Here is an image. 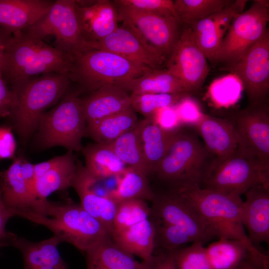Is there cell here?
Listing matches in <instances>:
<instances>
[{
    "mask_svg": "<svg viewBox=\"0 0 269 269\" xmlns=\"http://www.w3.org/2000/svg\"><path fill=\"white\" fill-rule=\"evenodd\" d=\"M74 61V55L62 52L35 35L18 31L12 34L7 46L1 76L15 92L39 75H69Z\"/></svg>",
    "mask_w": 269,
    "mask_h": 269,
    "instance_id": "obj_1",
    "label": "cell"
},
{
    "mask_svg": "<svg viewBox=\"0 0 269 269\" xmlns=\"http://www.w3.org/2000/svg\"><path fill=\"white\" fill-rule=\"evenodd\" d=\"M15 216L45 226L63 242L84 252L111 237L105 227L80 204L72 202L55 203L46 199L37 202L31 210L16 213Z\"/></svg>",
    "mask_w": 269,
    "mask_h": 269,
    "instance_id": "obj_2",
    "label": "cell"
},
{
    "mask_svg": "<svg viewBox=\"0 0 269 269\" xmlns=\"http://www.w3.org/2000/svg\"><path fill=\"white\" fill-rule=\"evenodd\" d=\"M185 199L197 211L215 238L242 242L254 255L263 253L250 242L241 220V197L201 188L197 184L168 187Z\"/></svg>",
    "mask_w": 269,
    "mask_h": 269,
    "instance_id": "obj_3",
    "label": "cell"
},
{
    "mask_svg": "<svg viewBox=\"0 0 269 269\" xmlns=\"http://www.w3.org/2000/svg\"><path fill=\"white\" fill-rule=\"evenodd\" d=\"M68 74L49 73L34 77L17 91L10 117L23 141L37 129L46 109L62 98L71 83Z\"/></svg>",
    "mask_w": 269,
    "mask_h": 269,
    "instance_id": "obj_4",
    "label": "cell"
},
{
    "mask_svg": "<svg viewBox=\"0 0 269 269\" xmlns=\"http://www.w3.org/2000/svg\"><path fill=\"white\" fill-rule=\"evenodd\" d=\"M151 68L115 53L90 49L74 55L71 81L92 92L107 85L118 86L137 78Z\"/></svg>",
    "mask_w": 269,
    "mask_h": 269,
    "instance_id": "obj_5",
    "label": "cell"
},
{
    "mask_svg": "<svg viewBox=\"0 0 269 269\" xmlns=\"http://www.w3.org/2000/svg\"><path fill=\"white\" fill-rule=\"evenodd\" d=\"M213 158L193 131L180 128L153 174L168 187L199 185Z\"/></svg>",
    "mask_w": 269,
    "mask_h": 269,
    "instance_id": "obj_6",
    "label": "cell"
},
{
    "mask_svg": "<svg viewBox=\"0 0 269 269\" xmlns=\"http://www.w3.org/2000/svg\"><path fill=\"white\" fill-rule=\"evenodd\" d=\"M269 185V171L238 148L224 158H213L199 186L230 195L240 196L255 185Z\"/></svg>",
    "mask_w": 269,
    "mask_h": 269,
    "instance_id": "obj_7",
    "label": "cell"
},
{
    "mask_svg": "<svg viewBox=\"0 0 269 269\" xmlns=\"http://www.w3.org/2000/svg\"><path fill=\"white\" fill-rule=\"evenodd\" d=\"M65 94L41 117L38 127L40 142L45 148L61 146L69 151L82 150L87 123L82 99L75 92Z\"/></svg>",
    "mask_w": 269,
    "mask_h": 269,
    "instance_id": "obj_8",
    "label": "cell"
},
{
    "mask_svg": "<svg viewBox=\"0 0 269 269\" xmlns=\"http://www.w3.org/2000/svg\"><path fill=\"white\" fill-rule=\"evenodd\" d=\"M43 40L55 38L54 47L75 54L87 50V43L80 30L74 0L54 1L49 10L34 24L23 30Z\"/></svg>",
    "mask_w": 269,
    "mask_h": 269,
    "instance_id": "obj_9",
    "label": "cell"
},
{
    "mask_svg": "<svg viewBox=\"0 0 269 269\" xmlns=\"http://www.w3.org/2000/svg\"><path fill=\"white\" fill-rule=\"evenodd\" d=\"M269 1L255 0L238 14L230 25L217 53L215 62L228 64L243 55L268 30Z\"/></svg>",
    "mask_w": 269,
    "mask_h": 269,
    "instance_id": "obj_10",
    "label": "cell"
},
{
    "mask_svg": "<svg viewBox=\"0 0 269 269\" xmlns=\"http://www.w3.org/2000/svg\"><path fill=\"white\" fill-rule=\"evenodd\" d=\"M227 70L240 80L250 107L267 103L269 91V31L236 60Z\"/></svg>",
    "mask_w": 269,
    "mask_h": 269,
    "instance_id": "obj_11",
    "label": "cell"
},
{
    "mask_svg": "<svg viewBox=\"0 0 269 269\" xmlns=\"http://www.w3.org/2000/svg\"><path fill=\"white\" fill-rule=\"evenodd\" d=\"M115 5L119 21L133 31L147 46L167 59L180 35L181 23L178 19Z\"/></svg>",
    "mask_w": 269,
    "mask_h": 269,
    "instance_id": "obj_12",
    "label": "cell"
},
{
    "mask_svg": "<svg viewBox=\"0 0 269 269\" xmlns=\"http://www.w3.org/2000/svg\"><path fill=\"white\" fill-rule=\"evenodd\" d=\"M151 202V219L181 229L194 242L204 244L215 238L195 208L175 191L168 188L166 191L155 193Z\"/></svg>",
    "mask_w": 269,
    "mask_h": 269,
    "instance_id": "obj_13",
    "label": "cell"
},
{
    "mask_svg": "<svg viewBox=\"0 0 269 269\" xmlns=\"http://www.w3.org/2000/svg\"><path fill=\"white\" fill-rule=\"evenodd\" d=\"M238 148L269 171V111L268 104L248 106L232 122Z\"/></svg>",
    "mask_w": 269,
    "mask_h": 269,
    "instance_id": "obj_14",
    "label": "cell"
},
{
    "mask_svg": "<svg viewBox=\"0 0 269 269\" xmlns=\"http://www.w3.org/2000/svg\"><path fill=\"white\" fill-rule=\"evenodd\" d=\"M165 66L189 93L202 87L209 70L207 58L196 43L188 26L185 25L180 31Z\"/></svg>",
    "mask_w": 269,
    "mask_h": 269,
    "instance_id": "obj_15",
    "label": "cell"
},
{
    "mask_svg": "<svg viewBox=\"0 0 269 269\" xmlns=\"http://www.w3.org/2000/svg\"><path fill=\"white\" fill-rule=\"evenodd\" d=\"M87 50L107 51L151 69H162L167 58L147 46L131 29L122 25L103 39L87 43Z\"/></svg>",
    "mask_w": 269,
    "mask_h": 269,
    "instance_id": "obj_16",
    "label": "cell"
},
{
    "mask_svg": "<svg viewBox=\"0 0 269 269\" xmlns=\"http://www.w3.org/2000/svg\"><path fill=\"white\" fill-rule=\"evenodd\" d=\"M247 0H235L221 10L187 25L208 60L215 62L221 42L234 18L243 12Z\"/></svg>",
    "mask_w": 269,
    "mask_h": 269,
    "instance_id": "obj_17",
    "label": "cell"
},
{
    "mask_svg": "<svg viewBox=\"0 0 269 269\" xmlns=\"http://www.w3.org/2000/svg\"><path fill=\"white\" fill-rule=\"evenodd\" d=\"M75 3L81 34L87 44L103 39L119 27L113 1L75 0Z\"/></svg>",
    "mask_w": 269,
    "mask_h": 269,
    "instance_id": "obj_18",
    "label": "cell"
},
{
    "mask_svg": "<svg viewBox=\"0 0 269 269\" xmlns=\"http://www.w3.org/2000/svg\"><path fill=\"white\" fill-rule=\"evenodd\" d=\"M244 194L242 222L250 242L259 249L261 243L269 242V185H255Z\"/></svg>",
    "mask_w": 269,
    "mask_h": 269,
    "instance_id": "obj_19",
    "label": "cell"
},
{
    "mask_svg": "<svg viewBox=\"0 0 269 269\" xmlns=\"http://www.w3.org/2000/svg\"><path fill=\"white\" fill-rule=\"evenodd\" d=\"M62 240L54 235L39 242H33L9 233L2 244L11 245L21 253L23 269H42L48 266L68 267L58 250Z\"/></svg>",
    "mask_w": 269,
    "mask_h": 269,
    "instance_id": "obj_20",
    "label": "cell"
},
{
    "mask_svg": "<svg viewBox=\"0 0 269 269\" xmlns=\"http://www.w3.org/2000/svg\"><path fill=\"white\" fill-rule=\"evenodd\" d=\"M53 2L47 0H0V26L12 34L23 31L47 13Z\"/></svg>",
    "mask_w": 269,
    "mask_h": 269,
    "instance_id": "obj_21",
    "label": "cell"
},
{
    "mask_svg": "<svg viewBox=\"0 0 269 269\" xmlns=\"http://www.w3.org/2000/svg\"><path fill=\"white\" fill-rule=\"evenodd\" d=\"M208 152L214 158H224L238 148L232 122L202 114L194 124Z\"/></svg>",
    "mask_w": 269,
    "mask_h": 269,
    "instance_id": "obj_22",
    "label": "cell"
},
{
    "mask_svg": "<svg viewBox=\"0 0 269 269\" xmlns=\"http://www.w3.org/2000/svg\"><path fill=\"white\" fill-rule=\"evenodd\" d=\"M131 96L115 85H107L82 99L83 114L87 124L131 108Z\"/></svg>",
    "mask_w": 269,
    "mask_h": 269,
    "instance_id": "obj_23",
    "label": "cell"
},
{
    "mask_svg": "<svg viewBox=\"0 0 269 269\" xmlns=\"http://www.w3.org/2000/svg\"><path fill=\"white\" fill-rule=\"evenodd\" d=\"M139 137L148 175L153 174L180 127L173 130L162 129L151 118L138 121Z\"/></svg>",
    "mask_w": 269,
    "mask_h": 269,
    "instance_id": "obj_24",
    "label": "cell"
},
{
    "mask_svg": "<svg viewBox=\"0 0 269 269\" xmlns=\"http://www.w3.org/2000/svg\"><path fill=\"white\" fill-rule=\"evenodd\" d=\"M21 159L14 158L9 167L0 173L2 198L14 216L17 212L31 209L35 204V198L21 175Z\"/></svg>",
    "mask_w": 269,
    "mask_h": 269,
    "instance_id": "obj_25",
    "label": "cell"
},
{
    "mask_svg": "<svg viewBox=\"0 0 269 269\" xmlns=\"http://www.w3.org/2000/svg\"><path fill=\"white\" fill-rule=\"evenodd\" d=\"M118 86L130 94L189 93L181 81L166 68L150 69L140 77Z\"/></svg>",
    "mask_w": 269,
    "mask_h": 269,
    "instance_id": "obj_26",
    "label": "cell"
},
{
    "mask_svg": "<svg viewBox=\"0 0 269 269\" xmlns=\"http://www.w3.org/2000/svg\"><path fill=\"white\" fill-rule=\"evenodd\" d=\"M114 242L129 254L142 261L148 260L154 251L155 228L149 218L119 233L111 235Z\"/></svg>",
    "mask_w": 269,
    "mask_h": 269,
    "instance_id": "obj_27",
    "label": "cell"
},
{
    "mask_svg": "<svg viewBox=\"0 0 269 269\" xmlns=\"http://www.w3.org/2000/svg\"><path fill=\"white\" fill-rule=\"evenodd\" d=\"M87 269H141V262L109 237L86 252Z\"/></svg>",
    "mask_w": 269,
    "mask_h": 269,
    "instance_id": "obj_28",
    "label": "cell"
},
{
    "mask_svg": "<svg viewBox=\"0 0 269 269\" xmlns=\"http://www.w3.org/2000/svg\"><path fill=\"white\" fill-rule=\"evenodd\" d=\"M138 121L135 112L131 107L87 124L85 135L96 143L109 144L134 128Z\"/></svg>",
    "mask_w": 269,
    "mask_h": 269,
    "instance_id": "obj_29",
    "label": "cell"
},
{
    "mask_svg": "<svg viewBox=\"0 0 269 269\" xmlns=\"http://www.w3.org/2000/svg\"><path fill=\"white\" fill-rule=\"evenodd\" d=\"M76 169L73 151L68 150L60 162L36 179V203L46 200L53 192L71 186Z\"/></svg>",
    "mask_w": 269,
    "mask_h": 269,
    "instance_id": "obj_30",
    "label": "cell"
},
{
    "mask_svg": "<svg viewBox=\"0 0 269 269\" xmlns=\"http://www.w3.org/2000/svg\"><path fill=\"white\" fill-rule=\"evenodd\" d=\"M86 168L102 178L121 174L128 167L109 144H89L82 149Z\"/></svg>",
    "mask_w": 269,
    "mask_h": 269,
    "instance_id": "obj_31",
    "label": "cell"
},
{
    "mask_svg": "<svg viewBox=\"0 0 269 269\" xmlns=\"http://www.w3.org/2000/svg\"><path fill=\"white\" fill-rule=\"evenodd\" d=\"M205 252L209 269H235L251 253L242 242L225 238L209 244Z\"/></svg>",
    "mask_w": 269,
    "mask_h": 269,
    "instance_id": "obj_32",
    "label": "cell"
},
{
    "mask_svg": "<svg viewBox=\"0 0 269 269\" xmlns=\"http://www.w3.org/2000/svg\"><path fill=\"white\" fill-rule=\"evenodd\" d=\"M71 186L80 198L81 206L99 221L111 236L118 203L111 197L100 196L78 184L73 183Z\"/></svg>",
    "mask_w": 269,
    "mask_h": 269,
    "instance_id": "obj_33",
    "label": "cell"
},
{
    "mask_svg": "<svg viewBox=\"0 0 269 269\" xmlns=\"http://www.w3.org/2000/svg\"><path fill=\"white\" fill-rule=\"evenodd\" d=\"M154 194L149 184L147 176L140 171L128 167L120 175L117 187L111 197L117 203L132 199L151 201Z\"/></svg>",
    "mask_w": 269,
    "mask_h": 269,
    "instance_id": "obj_34",
    "label": "cell"
},
{
    "mask_svg": "<svg viewBox=\"0 0 269 269\" xmlns=\"http://www.w3.org/2000/svg\"><path fill=\"white\" fill-rule=\"evenodd\" d=\"M109 145L127 167L149 175L139 137L138 122L134 128Z\"/></svg>",
    "mask_w": 269,
    "mask_h": 269,
    "instance_id": "obj_35",
    "label": "cell"
},
{
    "mask_svg": "<svg viewBox=\"0 0 269 269\" xmlns=\"http://www.w3.org/2000/svg\"><path fill=\"white\" fill-rule=\"evenodd\" d=\"M234 0H175L174 8L181 24L190 23L206 18L231 3Z\"/></svg>",
    "mask_w": 269,
    "mask_h": 269,
    "instance_id": "obj_36",
    "label": "cell"
},
{
    "mask_svg": "<svg viewBox=\"0 0 269 269\" xmlns=\"http://www.w3.org/2000/svg\"><path fill=\"white\" fill-rule=\"evenodd\" d=\"M150 215V207L145 200L132 199L118 202L111 235L149 218Z\"/></svg>",
    "mask_w": 269,
    "mask_h": 269,
    "instance_id": "obj_37",
    "label": "cell"
},
{
    "mask_svg": "<svg viewBox=\"0 0 269 269\" xmlns=\"http://www.w3.org/2000/svg\"><path fill=\"white\" fill-rule=\"evenodd\" d=\"M187 94L145 93L130 94L131 107L145 118L152 117L158 110L176 105Z\"/></svg>",
    "mask_w": 269,
    "mask_h": 269,
    "instance_id": "obj_38",
    "label": "cell"
},
{
    "mask_svg": "<svg viewBox=\"0 0 269 269\" xmlns=\"http://www.w3.org/2000/svg\"><path fill=\"white\" fill-rule=\"evenodd\" d=\"M151 220L155 228L154 251H159L157 253H174L187 244L194 242L189 236L181 229Z\"/></svg>",
    "mask_w": 269,
    "mask_h": 269,
    "instance_id": "obj_39",
    "label": "cell"
},
{
    "mask_svg": "<svg viewBox=\"0 0 269 269\" xmlns=\"http://www.w3.org/2000/svg\"><path fill=\"white\" fill-rule=\"evenodd\" d=\"M204 245L193 242L174 252L176 269H209Z\"/></svg>",
    "mask_w": 269,
    "mask_h": 269,
    "instance_id": "obj_40",
    "label": "cell"
},
{
    "mask_svg": "<svg viewBox=\"0 0 269 269\" xmlns=\"http://www.w3.org/2000/svg\"><path fill=\"white\" fill-rule=\"evenodd\" d=\"M113 2L118 6L178 19L172 0H115Z\"/></svg>",
    "mask_w": 269,
    "mask_h": 269,
    "instance_id": "obj_41",
    "label": "cell"
},
{
    "mask_svg": "<svg viewBox=\"0 0 269 269\" xmlns=\"http://www.w3.org/2000/svg\"><path fill=\"white\" fill-rule=\"evenodd\" d=\"M149 118L159 127L167 130L177 129L181 124L176 110L173 107L160 109Z\"/></svg>",
    "mask_w": 269,
    "mask_h": 269,
    "instance_id": "obj_42",
    "label": "cell"
},
{
    "mask_svg": "<svg viewBox=\"0 0 269 269\" xmlns=\"http://www.w3.org/2000/svg\"><path fill=\"white\" fill-rule=\"evenodd\" d=\"M141 269H176L174 253L153 254L148 260L141 262Z\"/></svg>",
    "mask_w": 269,
    "mask_h": 269,
    "instance_id": "obj_43",
    "label": "cell"
},
{
    "mask_svg": "<svg viewBox=\"0 0 269 269\" xmlns=\"http://www.w3.org/2000/svg\"><path fill=\"white\" fill-rule=\"evenodd\" d=\"M231 79H229L228 82H225V79H223L224 82L220 83V87L217 84L212 88V95L213 99L216 101L224 92H225L221 100L220 105H226L234 103L238 98L240 94L239 87L234 83L232 86L230 82Z\"/></svg>",
    "mask_w": 269,
    "mask_h": 269,
    "instance_id": "obj_44",
    "label": "cell"
},
{
    "mask_svg": "<svg viewBox=\"0 0 269 269\" xmlns=\"http://www.w3.org/2000/svg\"><path fill=\"white\" fill-rule=\"evenodd\" d=\"M176 105L178 106L175 110L180 123L194 125L202 114L196 104L191 100L182 99Z\"/></svg>",
    "mask_w": 269,
    "mask_h": 269,
    "instance_id": "obj_45",
    "label": "cell"
},
{
    "mask_svg": "<svg viewBox=\"0 0 269 269\" xmlns=\"http://www.w3.org/2000/svg\"><path fill=\"white\" fill-rule=\"evenodd\" d=\"M16 142L9 127H0V159L13 157Z\"/></svg>",
    "mask_w": 269,
    "mask_h": 269,
    "instance_id": "obj_46",
    "label": "cell"
},
{
    "mask_svg": "<svg viewBox=\"0 0 269 269\" xmlns=\"http://www.w3.org/2000/svg\"><path fill=\"white\" fill-rule=\"evenodd\" d=\"M15 100V95L0 75V117H8Z\"/></svg>",
    "mask_w": 269,
    "mask_h": 269,
    "instance_id": "obj_47",
    "label": "cell"
},
{
    "mask_svg": "<svg viewBox=\"0 0 269 269\" xmlns=\"http://www.w3.org/2000/svg\"><path fill=\"white\" fill-rule=\"evenodd\" d=\"M235 269H269V256L250 253Z\"/></svg>",
    "mask_w": 269,
    "mask_h": 269,
    "instance_id": "obj_48",
    "label": "cell"
},
{
    "mask_svg": "<svg viewBox=\"0 0 269 269\" xmlns=\"http://www.w3.org/2000/svg\"><path fill=\"white\" fill-rule=\"evenodd\" d=\"M20 170L23 179L35 198L36 177L34 170V164L22 159Z\"/></svg>",
    "mask_w": 269,
    "mask_h": 269,
    "instance_id": "obj_49",
    "label": "cell"
},
{
    "mask_svg": "<svg viewBox=\"0 0 269 269\" xmlns=\"http://www.w3.org/2000/svg\"><path fill=\"white\" fill-rule=\"evenodd\" d=\"M14 216L11 211L5 206L2 198V189L0 181V243L7 237L8 232L5 230L6 224L9 219Z\"/></svg>",
    "mask_w": 269,
    "mask_h": 269,
    "instance_id": "obj_50",
    "label": "cell"
},
{
    "mask_svg": "<svg viewBox=\"0 0 269 269\" xmlns=\"http://www.w3.org/2000/svg\"><path fill=\"white\" fill-rule=\"evenodd\" d=\"M63 155L55 157L46 161L34 164V170L36 180L45 172L55 166L61 161Z\"/></svg>",
    "mask_w": 269,
    "mask_h": 269,
    "instance_id": "obj_51",
    "label": "cell"
},
{
    "mask_svg": "<svg viewBox=\"0 0 269 269\" xmlns=\"http://www.w3.org/2000/svg\"><path fill=\"white\" fill-rule=\"evenodd\" d=\"M12 34V33L4 30L0 26V75L1 76V69L6 49Z\"/></svg>",
    "mask_w": 269,
    "mask_h": 269,
    "instance_id": "obj_52",
    "label": "cell"
}]
</instances>
